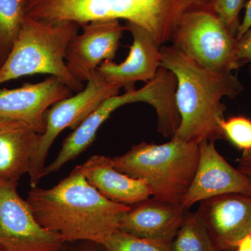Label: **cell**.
Listing matches in <instances>:
<instances>
[{
    "label": "cell",
    "instance_id": "cell-25",
    "mask_svg": "<svg viewBox=\"0 0 251 251\" xmlns=\"http://www.w3.org/2000/svg\"><path fill=\"white\" fill-rule=\"evenodd\" d=\"M237 169L248 176L251 181V150L242 151V156L239 159Z\"/></svg>",
    "mask_w": 251,
    "mask_h": 251
},
{
    "label": "cell",
    "instance_id": "cell-17",
    "mask_svg": "<svg viewBox=\"0 0 251 251\" xmlns=\"http://www.w3.org/2000/svg\"><path fill=\"white\" fill-rule=\"evenodd\" d=\"M41 135L22 122L0 118V183H18L28 173Z\"/></svg>",
    "mask_w": 251,
    "mask_h": 251
},
{
    "label": "cell",
    "instance_id": "cell-24",
    "mask_svg": "<svg viewBox=\"0 0 251 251\" xmlns=\"http://www.w3.org/2000/svg\"><path fill=\"white\" fill-rule=\"evenodd\" d=\"M244 6L246 7L245 15H244L242 22L240 23L239 29H238L237 36H236L237 40L240 39L245 34L246 31L251 28V0L247 1V4Z\"/></svg>",
    "mask_w": 251,
    "mask_h": 251
},
{
    "label": "cell",
    "instance_id": "cell-5",
    "mask_svg": "<svg viewBox=\"0 0 251 251\" xmlns=\"http://www.w3.org/2000/svg\"><path fill=\"white\" fill-rule=\"evenodd\" d=\"M80 26L70 21L44 22L27 16L17 41L0 69V85L26 75L49 74L71 90H83L68 69L66 56L69 44Z\"/></svg>",
    "mask_w": 251,
    "mask_h": 251
},
{
    "label": "cell",
    "instance_id": "cell-11",
    "mask_svg": "<svg viewBox=\"0 0 251 251\" xmlns=\"http://www.w3.org/2000/svg\"><path fill=\"white\" fill-rule=\"evenodd\" d=\"M219 251H235L251 234V195L227 193L203 201L196 212Z\"/></svg>",
    "mask_w": 251,
    "mask_h": 251
},
{
    "label": "cell",
    "instance_id": "cell-27",
    "mask_svg": "<svg viewBox=\"0 0 251 251\" xmlns=\"http://www.w3.org/2000/svg\"><path fill=\"white\" fill-rule=\"evenodd\" d=\"M77 251H104L103 247L101 246V249H99V248H90V249H82V250Z\"/></svg>",
    "mask_w": 251,
    "mask_h": 251
},
{
    "label": "cell",
    "instance_id": "cell-13",
    "mask_svg": "<svg viewBox=\"0 0 251 251\" xmlns=\"http://www.w3.org/2000/svg\"><path fill=\"white\" fill-rule=\"evenodd\" d=\"M71 92L64 82L52 76L18 88L1 89L0 118L22 122L42 135L46 130V112L54 103L71 97Z\"/></svg>",
    "mask_w": 251,
    "mask_h": 251
},
{
    "label": "cell",
    "instance_id": "cell-22",
    "mask_svg": "<svg viewBox=\"0 0 251 251\" xmlns=\"http://www.w3.org/2000/svg\"><path fill=\"white\" fill-rule=\"evenodd\" d=\"M244 2L245 0H214L213 2V11L224 27L235 37L240 25L239 14L245 5Z\"/></svg>",
    "mask_w": 251,
    "mask_h": 251
},
{
    "label": "cell",
    "instance_id": "cell-14",
    "mask_svg": "<svg viewBox=\"0 0 251 251\" xmlns=\"http://www.w3.org/2000/svg\"><path fill=\"white\" fill-rule=\"evenodd\" d=\"M125 27L133 36L128 57L121 64L105 61L97 71L105 80L127 92L135 90L138 81L148 82L156 76L161 67V54L148 31L129 23H126Z\"/></svg>",
    "mask_w": 251,
    "mask_h": 251
},
{
    "label": "cell",
    "instance_id": "cell-4",
    "mask_svg": "<svg viewBox=\"0 0 251 251\" xmlns=\"http://www.w3.org/2000/svg\"><path fill=\"white\" fill-rule=\"evenodd\" d=\"M199 152V144L172 138L161 145L143 142L133 145L112 159L117 171L145 181L151 197L181 204L196 174Z\"/></svg>",
    "mask_w": 251,
    "mask_h": 251
},
{
    "label": "cell",
    "instance_id": "cell-18",
    "mask_svg": "<svg viewBox=\"0 0 251 251\" xmlns=\"http://www.w3.org/2000/svg\"><path fill=\"white\" fill-rule=\"evenodd\" d=\"M26 0H0V61L4 64L27 17Z\"/></svg>",
    "mask_w": 251,
    "mask_h": 251
},
{
    "label": "cell",
    "instance_id": "cell-2",
    "mask_svg": "<svg viewBox=\"0 0 251 251\" xmlns=\"http://www.w3.org/2000/svg\"><path fill=\"white\" fill-rule=\"evenodd\" d=\"M160 51L161 67L176 78L175 101L181 122L173 138L197 144L225 139L221 123L226 106L221 99H235L244 90L242 82L232 72L204 69L173 45L162 46Z\"/></svg>",
    "mask_w": 251,
    "mask_h": 251
},
{
    "label": "cell",
    "instance_id": "cell-19",
    "mask_svg": "<svg viewBox=\"0 0 251 251\" xmlns=\"http://www.w3.org/2000/svg\"><path fill=\"white\" fill-rule=\"evenodd\" d=\"M171 251H219L196 213L186 212L171 242Z\"/></svg>",
    "mask_w": 251,
    "mask_h": 251
},
{
    "label": "cell",
    "instance_id": "cell-9",
    "mask_svg": "<svg viewBox=\"0 0 251 251\" xmlns=\"http://www.w3.org/2000/svg\"><path fill=\"white\" fill-rule=\"evenodd\" d=\"M17 186L0 183V251H62L65 242L38 222Z\"/></svg>",
    "mask_w": 251,
    "mask_h": 251
},
{
    "label": "cell",
    "instance_id": "cell-1",
    "mask_svg": "<svg viewBox=\"0 0 251 251\" xmlns=\"http://www.w3.org/2000/svg\"><path fill=\"white\" fill-rule=\"evenodd\" d=\"M38 222L64 242L102 245L120 229L130 206L112 202L88 182L81 166L53 187H31L27 200Z\"/></svg>",
    "mask_w": 251,
    "mask_h": 251
},
{
    "label": "cell",
    "instance_id": "cell-21",
    "mask_svg": "<svg viewBox=\"0 0 251 251\" xmlns=\"http://www.w3.org/2000/svg\"><path fill=\"white\" fill-rule=\"evenodd\" d=\"M224 138L242 151L251 150V120L244 116H234L221 123Z\"/></svg>",
    "mask_w": 251,
    "mask_h": 251
},
{
    "label": "cell",
    "instance_id": "cell-12",
    "mask_svg": "<svg viewBox=\"0 0 251 251\" xmlns=\"http://www.w3.org/2000/svg\"><path fill=\"white\" fill-rule=\"evenodd\" d=\"M214 143L204 140L199 144L197 170L181 203L187 210L196 203L221 195H251V180L225 159Z\"/></svg>",
    "mask_w": 251,
    "mask_h": 251
},
{
    "label": "cell",
    "instance_id": "cell-23",
    "mask_svg": "<svg viewBox=\"0 0 251 251\" xmlns=\"http://www.w3.org/2000/svg\"><path fill=\"white\" fill-rule=\"evenodd\" d=\"M236 57L239 67L249 64L251 77V28L238 39L236 46Z\"/></svg>",
    "mask_w": 251,
    "mask_h": 251
},
{
    "label": "cell",
    "instance_id": "cell-29",
    "mask_svg": "<svg viewBox=\"0 0 251 251\" xmlns=\"http://www.w3.org/2000/svg\"></svg>",
    "mask_w": 251,
    "mask_h": 251
},
{
    "label": "cell",
    "instance_id": "cell-20",
    "mask_svg": "<svg viewBox=\"0 0 251 251\" xmlns=\"http://www.w3.org/2000/svg\"><path fill=\"white\" fill-rule=\"evenodd\" d=\"M101 246L105 251H171L169 243L135 237L121 230L109 236Z\"/></svg>",
    "mask_w": 251,
    "mask_h": 251
},
{
    "label": "cell",
    "instance_id": "cell-26",
    "mask_svg": "<svg viewBox=\"0 0 251 251\" xmlns=\"http://www.w3.org/2000/svg\"><path fill=\"white\" fill-rule=\"evenodd\" d=\"M235 251H251V234L243 237L238 242Z\"/></svg>",
    "mask_w": 251,
    "mask_h": 251
},
{
    "label": "cell",
    "instance_id": "cell-3",
    "mask_svg": "<svg viewBox=\"0 0 251 251\" xmlns=\"http://www.w3.org/2000/svg\"><path fill=\"white\" fill-rule=\"evenodd\" d=\"M214 0H26L29 17L44 22L70 21L80 27L99 20H125L148 31L161 47L171 41L183 16L213 11Z\"/></svg>",
    "mask_w": 251,
    "mask_h": 251
},
{
    "label": "cell",
    "instance_id": "cell-16",
    "mask_svg": "<svg viewBox=\"0 0 251 251\" xmlns=\"http://www.w3.org/2000/svg\"><path fill=\"white\" fill-rule=\"evenodd\" d=\"M81 168L88 182L112 202L133 206L152 195L151 188L145 181L115 169L110 157L92 156L81 165Z\"/></svg>",
    "mask_w": 251,
    "mask_h": 251
},
{
    "label": "cell",
    "instance_id": "cell-10",
    "mask_svg": "<svg viewBox=\"0 0 251 251\" xmlns=\"http://www.w3.org/2000/svg\"><path fill=\"white\" fill-rule=\"evenodd\" d=\"M82 32L73 38L68 47V69L77 80H87L105 61L115 59L126 30L118 20H99L81 26Z\"/></svg>",
    "mask_w": 251,
    "mask_h": 251
},
{
    "label": "cell",
    "instance_id": "cell-7",
    "mask_svg": "<svg viewBox=\"0 0 251 251\" xmlns=\"http://www.w3.org/2000/svg\"><path fill=\"white\" fill-rule=\"evenodd\" d=\"M171 42L188 58L211 72H232L240 68L236 57L237 39L210 10L183 16Z\"/></svg>",
    "mask_w": 251,
    "mask_h": 251
},
{
    "label": "cell",
    "instance_id": "cell-8",
    "mask_svg": "<svg viewBox=\"0 0 251 251\" xmlns=\"http://www.w3.org/2000/svg\"><path fill=\"white\" fill-rule=\"evenodd\" d=\"M87 82L83 90L59 100L46 112V130L41 135L28 172L31 187L37 186L44 177L50 149L59 133L67 128L76 129L102 102L119 94L122 89L105 80L97 71Z\"/></svg>",
    "mask_w": 251,
    "mask_h": 251
},
{
    "label": "cell",
    "instance_id": "cell-28",
    "mask_svg": "<svg viewBox=\"0 0 251 251\" xmlns=\"http://www.w3.org/2000/svg\"><path fill=\"white\" fill-rule=\"evenodd\" d=\"M2 62H1V61H0V69H1V66H2Z\"/></svg>",
    "mask_w": 251,
    "mask_h": 251
},
{
    "label": "cell",
    "instance_id": "cell-15",
    "mask_svg": "<svg viewBox=\"0 0 251 251\" xmlns=\"http://www.w3.org/2000/svg\"><path fill=\"white\" fill-rule=\"evenodd\" d=\"M186 212L187 209L181 204L150 197L130 206L122 218L119 230L135 237L171 244Z\"/></svg>",
    "mask_w": 251,
    "mask_h": 251
},
{
    "label": "cell",
    "instance_id": "cell-6",
    "mask_svg": "<svg viewBox=\"0 0 251 251\" xmlns=\"http://www.w3.org/2000/svg\"><path fill=\"white\" fill-rule=\"evenodd\" d=\"M176 89L175 75L162 67L156 76L139 90L127 91L122 95L107 99L66 138L57 158L45 167L43 176L58 171L64 164L84 152L93 143L99 128L122 105L136 102L149 103L156 110L158 122L170 121L176 113Z\"/></svg>",
    "mask_w": 251,
    "mask_h": 251
}]
</instances>
